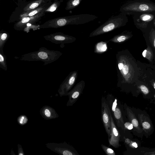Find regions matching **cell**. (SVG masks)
I'll return each mask as SVG.
<instances>
[{"label":"cell","instance_id":"obj_1","mask_svg":"<svg viewBox=\"0 0 155 155\" xmlns=\"http://www.w3.org/2000/svg\"><path fill=\"white\" fill-rule=\"evenodd\" d=\"M117 83L119 85L131 83L134 75V71L128 56L123 51L116 54Z\"/></svg>","mask_w":155,"mask_h":155},{"label":"cell","instance_id":"obj_2","mask_svg":"<svg viewBox=\"0 0 155 155\" xmlns=\"http://www.w3.org/2000/svg\"><path fill=\"white\" fill-rule=\"evenodd\" d=\"M62 54L60 51L41 47L37 51L24 54L17 58L29 61H41L44 62V65H46L58 59Z\"/></svg>","mask_w":155,"mask_h":155},{"label":"cell","instance_id":"obj_3","mask_svg":"<svg viewBox=\"0 0 155 155\" xmlns=\"http://www.w3.org/2000/svg\"><path fill=\"white\" fill-rule=\"evenodd\" d=\"M98 16L89 14H81L60 17L49 20L50 28H57L68 25L83 24L94 21Z\"/></svg>","mask_w":155,"mask_h":155},{"label":"cell","instance_id":"obj_4","mask_svg":"<svg viewBox=\"0 0 155 155\" xmlns=\"http://www.w3.org/2000/svg\"><path fill=\"white\" fill-rule=\"evenodd\" d=\"M120 11L127 15L138 13H155V3L150 0L128 1L120 7Z\"/></svg>","mask_w":155,"mask_h":155},{"label":"cell","instance_id":"obj_5","mask_svg":"<svg viewBox=\"0 0 155 155\" xmlns=\"http://www.w3.org/2000/svg\"><path fill=\"white\" fill-rule=\"evenodd\" d=\"M128 21L127 15L121 12L117 15L109 18L104 24L92 31L89 37L100 35L124 26Z\"/></svg>","mask_w":155,"mask_h":155},{"label":"cell","instance_id":"obj_6","mask_svg":"<svg viewBox=\"0 0 155 155\" xmlns=\"http://www.w3.org/2000/svg\"><path fill=\"white\" fill-rule=\"evenodd\" d=\"M107 100L110 110L118 127L124 130V122L121 109L119 106L117 100L111 95H108Z\"/></svg>","mask_w":155,"mask_h":155},{"label":"cell","instance_id":"obj_7","mask_svg":"<svg viewBox=\"0 0 155 155\" xmlns=\"http://www.w3.org/2000/svg\"><path fill=\"white\" fill-rule=\"evenodd\" d=\"M155 13H138L133 15V19L136 26L142 30L147 29L150 25L153 24Z\"/></svg>","mask_w":155,"mask_h":155},{"label":"cell","instance_id":"obj_8","mask_svg":"<svg viewBox=\"0 0 155 155\" xmlns=\"http://www.w3.org/2000/svg\"><path fill=\"white\" fill-rule=\"evenodd\" d=\"M45 145L51 151L60 155H79L72 146L65 142L59 143H47Z\"/></svg>","mask_w":155,"mask_h":155},{"label":"cell","instance_id":"obj_9","mask_svg":"<svg viewBox=\"0 0 155 155\" xmlns=\"http://www.w3.org/2000/svg\"><path fill=\"white\" fill-rule=\"evenodd\" d=\"M111 114L110 110L107 99L104 97H102L101 100V119L108 138L111 137Z\"/></svg>","mask_w":155,"mask_h":155},{"label":"cell","instance_id":"obj_10","mask_svg":"<svg viewBox=\"0 0 155 155\" xmlns=\"http://www.w3.org/2000/svg\"><path fill=\"white\" fill-rule=\"evenodd\" d=\"M78 72L74 71L71 72L60 84L58 92L60 97L66 96L72 89L76 80Z\"/></svg>","mask_w":155,"mask_h":155},{"label":"cell","instance_id":"obj_11","mask_svg":"<svg viewBox=\"0 0 155 155\" xmlns=\"http://www.w3.org/2000/svg\"><path fill=\"white\" fill-rule=\"evenodd\" d=\"M45 40L55 44H64L74 42L76 38L60 32H56L44 36Z\"/></svg>","mask_w":155,"mask_h":155},{"label":"cell","instance_id":"obj_12","mask_svg":"<svg viewBox=\"0 0 155 155\" xmlns=\"http://www.w3.org/2000/svg\"><path fill=\"white\" fill-rule=\"evenodd\" d=\"M85 84L84 81H81L68 93L66 96H68V100L67 106H72L76 102L82 93Z\"/></svg>","mask_w":155,"mask_h":155},{"label":"cell","instance_id":"obj_13","mask_svg":"<svg viewBox=\"0 0 155 155\" xmlns=\"http://www.w3.org/2000/svg\"><path fill=\"white\" fill-rule=\"evenodd\" d=\"M45 11L31 16L25 17L16 23L14 28L18 31H23L28 24L31 25L38 21L45 14Z\"/></svg>","mask_w":155,"mask_h":155},{"label":"cell","instance_id":"obj_14","mask_svg":"<svg viewBox=\"0 0 155 155\" xmlns=\"http://www.w3.org/2000/svg\"><path fill=\"white\" fill-rule=\"evenodd\" d=\"M110 120L111 135V137L108 138L109 144L115 148H117L120 146V135L115 124L111 114H110Z\"/></svg>","mask_w":155,"mask_h":155},{"label":"cell","instance_id":"obj_15","mask_svg":"<svg viewBox=\"0 0 155 155\" xmlns=\"http://www.w3.org/2000/svg\"><path fill=\"white\" fill-rule=\"evenodd\" d=\"M40 113L42 117L46 120L55 119L59 117L55 110L49 106H43L40 109Z\"/></svg>","mask_w":155,"mask_h":155},{"label":"cell","instance_id":"obj_16","mask_svg":"<svg viewBox=\"0 0 155 155\" xmlns=\"http://www.w3.org/2000/svg\"><path fill=\"white\" fill-rule=\"evenodd\" d=\"M138 117L143 130L147 134H150L153 129V126L150 119L143 114H139Z\"/></svg>","mask_w":155,"mask_h":155},{"label":"cell","instance_id":"obj_17","mask_svg":"<svg viewBox=\"0 0 155 155\" xmlns=\"http://www.w3.org/2000/svg\"><path fill=\"white\" fill-rule=\"evenodd\" d=\"M52 3V2H49L33 10L29 11L23 12L20 15V20H21L25 17L34 16L45 11Z\"/></svg>","mask_w":155,"mask_h":155},{"label":"cell","instance_id":"obj_18","mask_svg":"<svg viewBox=\"0 0 155 155\" xmlns=\"http://www.w3.org/2000/svg\"><path fill=\"white\" fill-rule=\"evenodd\" d=\"M126 110L128 119L132 124L136 131L138 133H142L143 130L140 127L139 121L133 111L128 107H126Z\"/></svg>","mask_w":155,"mask_h":155},{"label":"cell","instance_id":"obj_19","mask_svg":"<svg viewBox=\"0 0 155 155\" xmlns=\"http://www.w3.org/2000/svg\"><path fill=\"white\" fill-rule=\"evenodd\" d=\"M131 35L130 32L128 31H124L123 32L114 36L108 40L114 43H120L124 42L130 39Z\"/></svg>","mask_w":155,"mask_h":155},{"label":"cell","instance_id":"obj_20","mask_svg":"<svg viewBox=\"0 0 155 155\" xmlns=\"http://www.w3.org/2000/svg\"><path fill=\"white\" fill-rule=\"evenodd\" d=\"M49 0H36L27 4L23 8V12L29 11L37 8L48 2Z\"/></svg>","mask_w":155,"mask_h":155},{"label":"cell","instance_id":"obj_21","mask_svg":"<svg viewBox=\"0 0 155 155\" xmlns=\"http://www.w3.org/2000/svg\"><path fill=\"white\" fill-rule=\"evenodd\" d=\"M9 36V34L7 32L1 31L0 33V51H3L4 46Z\"/></svg>","mask_w":155,"mask_h":155},{"label":"cell","instance_id":"obj_22","mask_svg":"<svg viewBox=\"0 0 155 155\" xmlns=\"http://www.w3.org/2000/svg\"><path fill=\"white\" fill-rule=\"evenodd\" d=\"M142 55L144 58L150 61H152L153 60V54L151 48L149 46H148L144 50L142 53Z\"/></svg>","mask_w":155,"mask_h":155},{"label":"cell","instance_id":"obj_23","mask_svg":"<svg viewBox=\"0 0 155 155\" xmlns=\"http://www.w3.org/2000/svg\"><path fill=\"white\" fill-rule=\"evenodd\" d=\"M82 0H69L67 3L65 8L66 10L72 9L79 5Z\"/></svg>","mask_w":155,"mask_h":155},{"label":"cell","instance_id":"obj_24","mask_svg":"<svg viewBox=\"0 0 155 155\" xmlns=\"http://www.w3.org/2000/svg\"><path fill=\"white\" fill-rule=\"evenodd\" d=\"M0 67L5 71L7 70L6 57L4 54L3 51H0Z\"/></svg>","mask_w":155,"mask_h":155},{"label":"cell","instance_id":"obj_25","mask_svg":"<svg viewBox=\"0 0 155 155\" xmlns=\"http://www.w3.org/2000/svg\"><path fill=\"white\" fill-rule=\"evenodd\" d=\"M62 2L61 1H55L48 7L45 10V12H54L58 8Z\"/></svg>","mask_w":155,"mask_h":155},{"label":"cell","instance_id":"obj_26","mask_svg":"<svg viewBox=\"0 0 155 155\" xmlns=\"http://www.w3.org/2000/svg\"><path fill=\"white\" fill-rule=\"evenodd\" d=\"M149 39L152 46L155 48V29L154 26L150 29Z\"/></svg>","mask_w":155,"mask_h":155},{"label":"cell","instance_id":"obj_27","mask_svg":"<svg viewBox=\"0 0 155 155\" xmlns=\"http://www.w3.org/2000/svg\"><path fill=\"white\" fill-rule=\"evenodd\" d=\"M106 44L104 42H100L96 45L95 50L97 52L105 51L107 49Z\"/></svg>","mask_w":155,"mask_h":155},{"label":"cell","instance_id":"obj_28","mask_svg":"<svg viewBox=\"0 0 155 155\" xmlns=\"http://www.w3.org/2000/svg\"><path fill=\"white\" fill-rule=\"evenodd\" d=\"M28 119L27 116L21 115L19 116L17 118V121L19 124L23 126L26 124L28 122Z\"/></svg>","mask_w":155,"mask_h":155},{"label":"cell","instance_id":"obj_29","mask_svg":"<svg viewBox=\"0 0 155 155\" xmlns=\"http://www.w3.org/2000/svg\"><path fill=\"white\" fill-rule=\"evenodd\" d=\"M101 147L105 153L108 155H115L114 150L110 148L103 144L101 145Z\"/></svg>","mask_w":155,"mask_h":155},{"label":"cell","instance_id":"obj_30","mask_svg":"<svg viewBox=\"0 0 155 155\" xmlns=\"http://www.w3.org/2000/svg\"><path fill=\"white\" fill-rule=\"evenodd\" d=\"M139 87L141 91L144 94L146 95L149 93V91L148 88L144 85H141Z\"/></svg>","mask_w":155,"mask_h":155},{"label":"cell","instance_id":"obj_31","mask_svg":"<svg viewBox=\"0 0 155 155\" xmlns=\"http://www.w3.org/2000/svg\"><path fill=\"white\" fill-rule=\"evenodd\" d=\"M17 146L18 154V155H25V154L20 144H18Z\"/></svg>","mask_w":155,"mask_h":155},{"label":"cell","instance_id":"obj_32","mask_svg":"<svg viewBox=\"0 0 155 155\" xmlns=\"http://www.w3.org/2000/svg\"><path fill=\"white\" fill-rule=\"evenodd\" d=\"M124 126L125 129H127L129 130L132 129L133 128L132 124L130 122H127L124 124Z\"/></svg>","mask_w":155,"mask_h":155},{"label":"cell","instance_id":"obj_33","mask_svg":"<svg viewBox=\"0 0 155 155\" xmlns=\"http://www.w3.org/2000/svg\"><path fill=\"white\" fill-rule=\"evenodd\" d=\"M125 141L127 143H129V144L132 147H134V148H137L138 147L137 144L135 142H132V143H130V142H129L128 141L125 140Z\"/></svg>","mask_w":155,"mask_h":155},{"label":"cell","instance_id":"obj_34","mask_svg":"<svg viewBox=\"0 0 155 155\" xmlns=\"http://www.w3.org/2000/svg\"><path fill=\"white\" fill-rule=\"evenodd\" d=\"M153 25L154 28H155V18L154 19L153 21Z\"/></svg>","mask_w":155,"mask_h":155},{"label":"cell","instance_id":"obj_35","mask_svg":"<svg viewBox=\"0 0 155 155\" xmlns=\"http://www.w3.org/2000/svg\"><path fill=\"white\" fill-rule=\"evenodd\" d=\"M153 86L154 88L155 89V82L153 83Z\"/></svg>","mask_w":155,"mask_h":155},{"label":"cell","instance_id":"obj_36","mask_svg":"<svg viewBox=\"0 0 155 155\" xmlns=\"http://www.w3.org/2000/svg\"><path fill=\"white\" fill-rule=\"evenodd\" d=\"M55 1H63V0H54Z\"/></svg>","mask_w":155,"mask_h":155},{"label":"cell","instance_id":"obj_37","mask_svg":"<svg viewBox=\"0 0 155 155\" xmlns=\"http://www.w3.org/2000/svg\"><path fill=\"white\" fill-rule=\"evenodd\" d=\"M154 97H155V95H154Z\"/></svg>","mask_w":155,"mask_h":155}]
</instances>
